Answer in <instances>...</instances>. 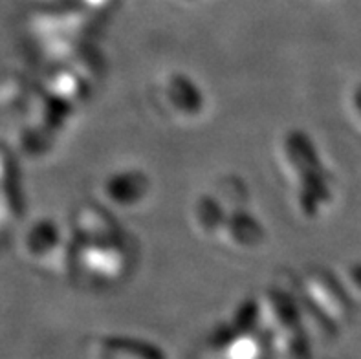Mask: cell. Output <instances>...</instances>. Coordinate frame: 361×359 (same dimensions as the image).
I'll return each mask as SVG.
<instances>
[{"mask_svg":"<svg viewBox=\"0 0 361 359\" xmlns=\"http://www.w3.org/2000/svg\"><path fill=\"white\" fill-rule=\"evenodd\" d=\"M24 251L33 264L54 273L55 277H64L73 269L75 242L72 231L68 226L63 228L54 220L33 224L24 238Z\"/></svg>","mask_w":361,"mask_h":359,"instance_id":"3957f363","label":"cell"},{"mask_svg":"<svg viewBox=\"0 0 361 359\" xmlns=\"http://www.w3.org/2000/svg\"><path fill=\"white\" fill-rule=\"evenodd\" d=\"M99 204L106 209L114 211H136L151 196V178L137 169H125L112 173L101 182Z\"/></svg>","mask_w":361,"mask_h":359,"instance_id":"5b68a950","label":"cell"},{"mask_svg":"<svg viewBox=\"0 0 361 359\" xmlns=\"http://www.w3.org/2000/svg\"><path fill=\"white\" fill-rule=\"evenodd\" d=\"M158 96L169 118L183 125L198 123L207 112L204 88L198 87V83L185 73H169L161 81Z\"/></svg>","mask_w":361,"mask_h":359,"instance_id":"277c9868","label":"cell"},{"mask_svg":"<svg viewBox=\"0 0 361 359\" xmlns=\"http://www.w3.org/2000/svg\"><path fill=\"white\" fill-rule=\"evenodd\" d=\"M215 242L229 251L250 253L262 248L266 242V229L252 211L244 207L229 209L224 222L216 233Z\"/></svg>","mask_w":361,"mask_h":359,"instance_id":"8992f818","label":"cell"},{"mask_svg":"<svg viewBox=\"0 0 361 359\" xmlns=\"http://www.w3.org/2000/svg\"><path fill=\"white\" fill-rule=\"evenodd\" d=\"M277 165L284 182L288 183L293 211L301 219L321 217L332 202V189L319 152L305 132H284L277 143Z\"/></svg>","mask_w":361,"mask_h":359,"instance_id":"6da1fadb","label":"cell"},{"mask_svg":"<svg viewBox=\"0 0 361 359\" xmlns=\"http://www.w3.org/2000/svg\"><path fill=\"white\" fill-rule=\"evenodd\" d=\"M73 272L97 286L116 284L127 277V273L133 268L134 250L130 248V238L123 228L73 238Z\"/></svg>","mask_w":361,"mask_h":359,"instance_id":"7a4b0ae2","label":"cell"},{"mask_svg":"<svg viewBox=\"0 0 361 359\" xmlns=\"http://www.w3.org/2000/svg\"><path fill=\"white\" fill-rule=\"evenodd\" d=\"M228 207L222 204L219 196L213 191H207L200 195L197 200L191 205V219L192 229L206 241H215L216 233H219L220 226L224 222L226 214H228Z\"/></svg>","mask_w":361,"mask_h":359,"instance_id":"52a82bcc","label":"cell"}]
</instances>
